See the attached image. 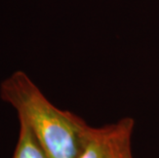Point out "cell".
Instances as JSON below:
<instances>
[{
	"mask_svg": "<svg viewBox=\"0 0 159 158\" xmlns=\"http://www.w3.org/2000/svg\"><path fill=\"white\" fill-rule=\"evenodd\" d=\"M12 158H48L30 129L22 122Z\"/></svg>",
	"mask_w": 159,
	"mask_h": 158,
	"instance_id": "3",
	"label": "cell"
},
{
	"mask_svg": "<svg viewBox=\"0 0 159 158\" xmlns=\"http://www.w3.org/2000/svg\"><path fill=\"white\" fill-rule=\"evenodd\" d=\"M0 97L16 110L48 158H78L93 126L80 116L55 106L23 71H16L0 84Z\"/></svg>",
	"mask_w": 159,
	"mask_h": 158,
	"instance_id": "1",
	"label": "cell"
},
{
	"mask_svg": "<svg viewBox=\"0 0 159 158\" xmlns=\"http://www.w3.org/2000/svg\"><path fill=\"white\" fill-rule=\"evenodd\" d=\"M134 120L124 117L91 129L82 153L78 158H134L131 137Z\"/></svg>",
	"mask_w": 159,
	"mask_h": 158,
	"instance_id": "2",
	"label": "cell"
}]
</instances>
